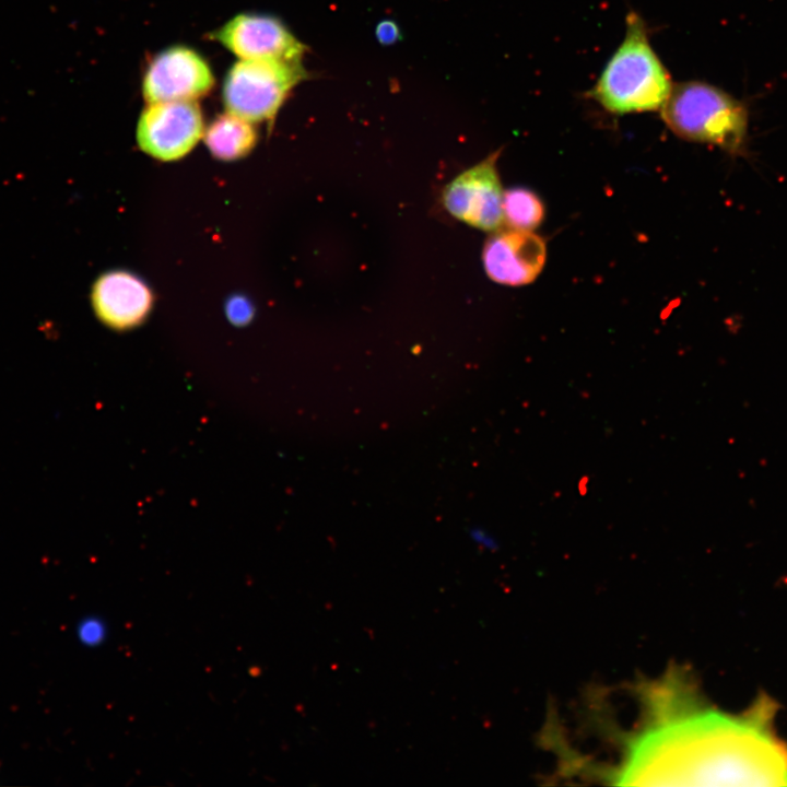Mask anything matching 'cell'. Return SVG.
Wrapping results in <instances>:
<instances>
[{"mask_svg":"<svg viewBox=\"0 0 787 787\" xmlns=\"http://www.w3.org/2000/svg\"><path fill=\"white\" fill-rule=\"evenodd\" d=\"M657 719L632 737L609 775L622 785L787 786V742L777 705L761 694L731 715L698 707L690 691L666 689Z\"/></svg>","mask_w":787,"mask_h":787,"instance_id":"cell-1","label":"cell"},{"mask_svg":"<svg viewBox=\"0 0 787 787\" xmlns=\"http://www.w3.org/2000/svg\"><path fill=\"white\" fill-rule=\"evenodd\" d=\"M670 74L653 49L645 21L626 16L624 39L588 96L615 115L660 110L672 90Z\"/></svg>","mask_w":787,"mask_h":787,"instance_id":"cell-2","label":"cell"},{"mask_svg":"<svg viewBox=\"0 0 787 787\" xmlns=\"http://www.w3.org/2000/svg\"><path fill=\"white\" fill-rule=\"evenodd\" d=\"M660 111L669 129L682 139L713 144L730 154H742L747 148V105L715 85L676 83Z\"/></svg>","mask_w":787,"mask_h":787,"instance_id":"cell-3","label":"cell"},{"mask_svg":"<svg viewBox=\"0 0 787 787\" xmlns=\"http://www.w3.org/2000/svg\"><path fill=\"white\" fill-rule=\"evenodd\" d=\"M307 75L302 62L240 59L223 83L226 111L249 122L270 121L292 89Z\"/></svg>","mask_w":787,"mask_h":787,"instance_id":"cell-4","label":"cell"},{"mask_svg":"<svg viewBox=\"0 0 787 787\" xmlns=\"http://www.w3.org/2000/svg\"><path fill=\"white\" fill-rule=\"evenodd\" d=\"M500 153H491L456 176L442 193L443 204L449 214L472 227L492 233L501 230L504 223V192L496 167Z\"/></svg>","mask_w":787,"mask_h":787,"instance_id":"cell-5","label":"cell"},{"mask_svg":"<svg viewBox=\"0 0 787 787\" xmlns=\"http://www.w3.org/2000/svg\"><path fill=\"white\" fill-rule=\"evenodd\" d=\"M202 134L203 119L196 101L149 104L137 127L140 149L161 161L184 157Z\"/></svg>","mask_w":787,"mask_h":787,"instance_id":"cell-6","label":"cell"},{"mask_svg":"<svg viewBox=\"0 0 787 787\" xmlns=\"http://www.w3.org/2000/svg\"><path fill=\"white\" fill-rule=\"evenodd\" d=\"M214 78L207 61L195 50L174 46L150 62L142 83L148 104L196 101L213 87Z\"/></svg>","mask_w":787,"mask_h":787,"instance_id":"cell-7","label":"cell"},{"mask_svg":"<svg viewBox=\"0 0 787 787\" xmlns=\"http://www.w3.org/2000/svg\"><path fill=\"white\" fill-rule=\"evenodd\" d=\"M210 37L240 59L302 62L307 50L281 20L266 14H238Z\"/></svg>","mask_w":787,"mask_h":787,"instance_id":"cell-8","label":"cell"},{"mask_svg":"<svg viewBox=\"0 0 787 787\" xmlns=\"http://www.w3.org/2000/svg\"><path fill=\"white\" fill-rule=\"evenodd\" d=\"M544 240L532 231L498 230L486 239L482 261L488 277L500 284L531 283L543 269Z\"/></svg>","mask_w":787,"mask_h":787,"instance_id":"cell-9","label":"cell"},{"mask_svg":"<svg viewBox=\"0 0 787 787\" xmlns=\"http://www.w3.org/2000/svg\"><path fill=\"white\" fill-rule=\"evenodd\" d=\"M153 293L138 275L125 270L103 273L94 282L91 302L97 318L116 330L133 328L148 317Z\"/></svg>","mask_w":787,"mask_h":787,"instance_id":"cell-10","label":"cell"},{"mask_svg":"<svg viewBox=\"0 0 787 787\" xmlns=\"http://www.w3.org/2000/svg\"><path fill=\"white\" fill-rule=\"evenodd\" d=\"M204 142L214 157L233 161L252 150L257 142V132L252 122L226 111L210 124L204 133Z\"/></svg>","mask_w":787,"mask_h":787,"instance_id":"cell-11","label":"cell"},{"mask_svg":"<svg viewBox=\"0 0 787 787\" xmlns=\"http://www.w3.org/2000/svg\"><path fill=\"white\" fill-rule=\"evenodd\" d=\"M503 212L509 228L533 231L543 220L544 207L537 193L515 187L504 192Z\"/></svg>","mask_w":787,"mask_h":787,"instance_id":"cell-12","label":"cell"},{"mask_svg":"<svg viewBox=\"0 0 787 787\" xmlns=\"http://www.w3.org/2000/svg\"><path fill=\"white\" fill-rule=\"evenodd\" d=\"M77 635L82 644L96 646L106 637V627L103 621L96 618H86L79 622Z\"/></svg>","mask_w":787,"mask_h":787,"instance_id":"cell-13","label":"cell"},{"mask_svg":"<svg viewBox=\"0 0 787 787\" xmlns=\"http://www.w3.org/2000/svg\"><path fill=\"white\" fill-rule=\"evenodd\" d=\"M226 315L228 320L234 325L248 324L254 315V307L245 296L236 295L230 297L226 302Z\"/></svg>","mask_w":787,"mask_h":787,"instance_id":"cell-14","label":"cell"},{"mask_svg":"<svg viewBox=\"0 0 787 787\" xmlns=\"http://www.w3.org/2000/svg\"><path fill=\"white\" fill-rule=\"evenodd\" d=\"M375 35L377 42L384 46L393 45L402 39L399 25L390 19H384L377 23Z\"/></svg>","mask_w":787,"mask_h":787,"instance_id":"cell-15","label":"cell"}]
</instances>
